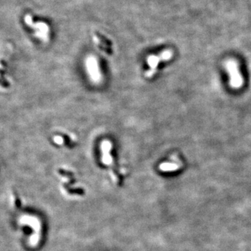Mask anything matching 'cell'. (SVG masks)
Listing matches in <instances>:
<instances>
[{"instance_id": "8992f818", "label": "cell", "mask_w": 251, "mask_h": 251, "mask_svg": "<svg viewBox=\"0 0 251 251\" xmlns=\"http://www.w3.org/2000/svg\"><path fill=\"white\" fill-rule=\"evenodd\" d=\"M181 164L179 162H163L160 165L159 168L162 172H172L179 169Z\"/></svg>"}, {"instance_id": "3957f363", "label": "cell", "mask_w": 251, "mask_h": 251, "mask_svg": "<svg viewBox=\"0 0 251 251\" xmlns=\"http://www.w3.org/2000/svg\"><path fill=\"white\" fill-rule=\"evenodd\" d=\"M172 53L170 51H165L159 55H152L148 58L147 63L149 66V70L146 73V77L152 78L157 71L158 64L161 61H168L172 57Z\"/></svg>"}, {"instance_id": "52a82bcc", "label": "cell", "mask_w": 251, "mask_h": 251, "mask_svg": "<svg viewBox=\"0 0 251 251\" xmlns=\"http://www.w3.org/2000/svg\"><path fill=\"white\" fill-rule=\"evenodd\" d=\"M0 78H1V75H0Z\"/></svg>"}, {"instance_id": "277c9868", "label": "cell", "mask_w": 251, "mask_h": 251, "mask_svg": "<svg viewBox=\"0 0 251 251\" xmlns=\"http://www.w3.org/2000/svg\"><path fill=\"white\" fill-rule=\"evenodd\" d=\"M25 21L28 26L35 30V36L40 38L44 42L48 40V31L49 29L46 24L44 22H38L34 23L30 15H26L25 17Z\"/></svg>"}, {"instance_id": "6da1fadb", "label": "cell", "mask_w": 251, "mask_h": 251, "mask_svg": "<svg viewBox=\"0 0 251 251\" xmlns=\"http://www.w3.org/2000/svg\"><path fill=\"white\" fill-rule=\"evenodd\" d=\"M225 68L229 75V85L233 89H239L244 85V79L239 70L237 63L234 60H228Z\"/></svg>"}, {"instance_id": "5b68a950", "label": "cell", "mask_w": 251, "mask_h": 251, "mask_svg": "<svg viewBox=\"0 0 251 251\" xmlns=\"http://www.w3.org/2000/svg\"><path fill=\"white\" fill-rule=\"evenodd\" d=\"M112 144L110 140H104L101 143V160L106 165H111L113 163L112 155Z\"/></svg>"}, {"instance_id": "7a4b0ae2", "label": "cell", "mask_w": 251, "mask_h": 251, "mask_svg": "<svg viewBox=\"0 0 251 251\" xmlns=\"http://www.w3.org/2000/svg\"><path fill=\"white\" fill-rule=\"evenodd\" d=\"M86 68L90 80L93 83L99 84L102 80V73L96 58L88 57L86 59Z\"/></svg>"}]
</instances>
